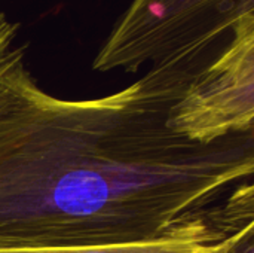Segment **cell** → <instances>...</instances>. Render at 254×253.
I'll return each instance as SVG.
<instances>
[{
    "label": "cell",
    "mask_w": 254,
    "mask_h": 253,
    "mask_svg": "<svg viewBox=\"0 0 254 253\" xmlns=\"http://www.w3.org/2000/svg\"><path fill=\"white\" fill-rule=\"evenodd\" d=\"M196 73L150 67L115 94L68 100L25 69L0 106V248L149 240L252 180L254 131L204 145L170 128Z\"/></svg>",
    "instance_id": "obj_1"
},
{
    "label": "cell",
    "mask_w": 254,
    "mask_h": 253,
    "mask_svg": "<svg viewBox=\"0 0 254 253\" xmlns=\"http://www.w3.org/2000/svg\"><path fill=\"white\" fill-rule=\"evenodd\" d=\"M249 13L254 0H132L92 67L134 73L149 63L201 70L214 42Z\"/></svg>",
    "instance_id": "obj_2"
},
{
    "label": "cell",
    "mask_w": 254,
    "mask_h": 253,
    "mask_svg": "<svg viewBox=\"0 0 254 253\" xmlns=\"http://www.w3.org/2000/svg\"><path fill=\"white\" fill-rule=\"evenodd\" d=\"M168 125L204 145L254 131V13L235 24L226 49L193 76L171 106Z\"/></svg>",
    "instance_id": "obj_3"
},
{
    "label": "cell",
    "mask_w": 254,
    "mask_h": 253,
    "mask_svg": "<svg viewBox=\"0 0 254 253\" xmlns=\"http://www.w3.org/2000/svg\"><path fill=\"white\" fill-rule=\"evenodd\" d=\"M249 222H254L252 180L237 185L217 204L149 240L95 246L0 248V253H226Z\"/></svg>",
    "instance_id": "obj_4"
},
{
    "label": "cell",
    "mask_w": 254,
    "mask_h": 253,
    "mask_svg": "<svg viewBox=\"0 0 254 253\" xmlns=\"http://www.w3.org/2000/svg\"><path fill=\"white\" fill-rule=\"evenodd\" d=\"M18 24L0 10V106L10 94L16 79L27 69L25 51L16 43Z\"/></svg>",
    "instance_id": "obj_5"
},
{
    "label": "cell",
    "mask_w": 254,
    "mask_h": 253,
    "mask_svg": "<svg viewBox=\"0 0 254 253\" xmlns=\"http://www.w3.org/2000/svg\"><path fill=\"white\" fill-rule=\"evenodd\" d=\"M226 253H254V222H249Z\"/></svg>",
    "instance_id": "obj_6"
}]
</instances>
